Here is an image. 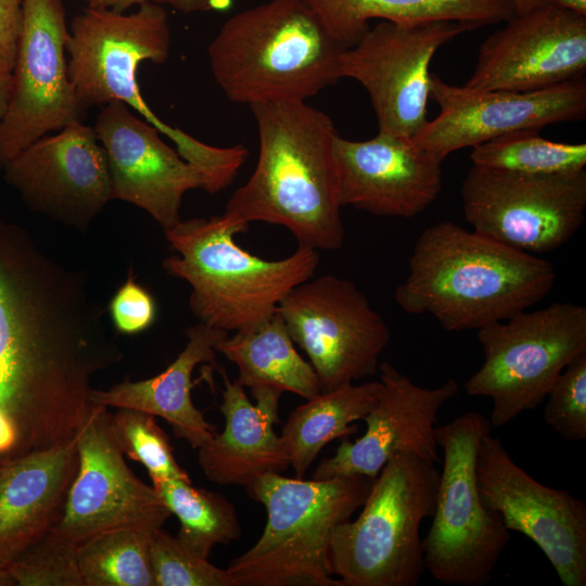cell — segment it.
<instances>
[{
    "instance_id": "obj_15",
    "label": "cell",
    "mask_w": 586,
    "mask_h": 586,
    "mask_svg": "<svg viewBox=\"0 0 586 586\" xmlns=\"http://www.w3.org/2000/svg\"><path fill=\"white\" fill-rule=\"evenodd\" d=\"M78 469L64 513L53 531L79 545L102 532L163 528L171 515L153 486L126 464L111 426L107 407L95 405L76 436Z\"/></svg>"
},
{
    "instance_id": "obj_44",
    "label": "cell",
    "mask_w": 586,
    "mask_h": 586,
    "mask_svg": "<svg viewBox=\"0 0 586 586\" xmlns=\"http://www.w3.org/2000/svg\"><path fill=\"white\" fill-rule=\"evenodd\" d=\"M14 585L12 578L5 571H0V586H12Z\"/></svg>"
},
{
    "instance_id": "obj_11",
    "label": "cell",
    "mask_w": 586,
    "mask_h": 586,
    "mask_svg": "<svg viewBox=\"0 0 586 586\" xmlns=\"http://www.w3.org/2000/svg\"><path fill=\"white\" fill-rule=\"evenodd\" d=\"M460 193L473 231L525 253L543 254L565 244L583 226L586 170L524 175L472 165Z\"/></svg>"
},
{
    "instance_id": "obj_41",
    "label": "cell",
    "mask_w": 586,
    "mask_h": 586,
    "mask_svg": "<svg viewBox=\"0 0 586 586\" xmlns=\"http://www.w3.org/2000/svg\"><path fill=\"white\" fill-rule=\"evenodd\" d=\"M12 91V73L0 72V122L9 107Z\"/></svg>"
},
{
    "instance_id": "obj_27",
    "label": "cell",
    "mask_w": 586,
    "mask_h": 586,
    "mask_svg": "<svg viewBox=\"0 0 586 586\" xmlns=\"http://www.w3.org/2000/svg\"><path fill=\"white\" fill-rule=\"evenodd\" d=\"M216 351L237 366V380L250 390L275 387L305 399L321 392L314 368L296 351L278 311L251 328L228 335Z\"/></svg>"
},
{
    "instance_id": "obj_19",
    "label": "cell",
    "mask_w": 586,
    "mask_h": 586,
    "mask_svg": "<svg viewBox=\"0 0 586 586\" xmlns=\"http://www.w3.org/2000/svg\"><path fill=\"white\" fill-rule=\"evenodd\" d=\"M4 167L7 182L31 208L78 228L113 199L105 151L81 120L39 138Z\"/></svg>"
},
{
    "instance_id": "obj_9",
    "label": "cell",
    "mask_w": 586,
    "mask_h": 586,
    "mask_svg": "<svg viewBox=\"0 0 586 586\" xmlns=\"http://www.w3.org/2000/svg\"><path fill=\"white\" fill-rule=\"evenodd\" d=\"M476 331L484 360L464 391L489 397V423L501 428L540 405L562 370L586 352V307L555 302Z\"/></svg>"
},
{
    "instance_id": "obj_16",
    "label": "cell",
    "mask_w": 586,
    "mask_h": 586,
    "mask_svg": "<svg viewBox=\"0 0 586 586\" xmlns=\"http://www.w3.org/2000/svg\"><path fill=\"white\" fill-rule=\"evenodd\" d=\"M165 9L146 1L131 14L87 8L76 15L66 43L67 75L82 110L141 95L137 69L142 61L164 63L170 52Z\"/></svg>"
},
{
    "instance_id": "obj_3",
    "label": "cell",
    "mask_w": 586,
    "mask_h": 586,
    "mask_svg": "<svg viewBox=\"0 0 586 586\" xmlns=\"http://www.w3.org/2000/svg\"><path fill=\"white\" fill-rule=\"evenodd\" d=\"M408 268L396 304L409 315H431L447 331L479 330L530 309L557 279L550 262L453 221L422 231Z\"/></svg>"
},
{
    "instance_id": "obj_28",
    "label": "cell",
    "mask_w": 586,
    "mask_h": 586,
    "mask_svg": "<svg viewBox=\"0 0 586 586\" xmlns=\"http://www.w3.org/2000/svg\"><path fill=\"white\" fill-rule=\"evenodd\" d=\"M380 382L347 383L306 399L294 408L282 428L290 466L303 477L321 449L340 437L355 434L378 400Z\"/></svg>"
},
{
    "instance_id": "obj_17",
    "label": "cell",
    "mask_w": 586,
    "mask_h": 586,
    "mask_svg": "<svg viewBox=\"0 0 586 586\" xmlns=\"http://www.w3.org/2000/svg\"><path fill=\"white\" fill-rule=\"evenodd\" d=\"M430 98L440 114L411 138L415 146L442 160L463 148L508 132L584 119L586 79L581 77L535 91L474 90L431 74Z\"/></svg>"
},
{
    "instance_id": "obj_24",
    "label": "cell",
    "mask_w": 586,
    "mask_h": 586,
    "mask_svg": "<svg viewBox=\"0 0 586 586\" xmlns=\"http://www.w3.org/2000/svg\"><path fill=\"white\" fill-rule=\"evenodd\" d=\"M78 462L76 437L0 462V571L58 525Z\"/></svg>"
},
{
    "instance_id": "obj_40",
    "label": "cell",
    "mask_w": 586,
    "mask_h": 586,
    "mask_svg": "<svg viewBox=\"0 0 586 586\" xmlns=\"http://www.w3.org/2000/svg\"><path fill=\"white\" fill-rule=\"evenodd\" d=\"M88 8L91 9H105L112 10L118 13H124L126 10L133 5H141L149 0H84Z\"/></svg>"
},
{
    "instance_id": "obj_33",
    "label": "cell",
    "mask_w": 586,
    "mask_h": 586,
    "mask_svg": "<svg viewBox=\"0 0 586 586\" xmlns=\"http://www.w3.org/2000/svg\"><path fill=\"white\" fill-rule=\"evenodd\" d=\"M77 547L52 530L33 544L5 572L18 586H84Z\"/></svg>"
},
{
    "instance_id": "obj_30",
    "label": "cell",
    "mask_w": 586,
    "mask_h": 586,
    "mask_svg": "<svg viewBox=\"0 0 586 586\" xmlns=\"http://www.w3.org/2000/svg\"><path fill=\"white\" fill-rule=\"evenodd\" d=\"M470 160L476 167L514 174H575L585 169L586 144L556 142L524 129L473 146Z\"/></svg>"
},
{
    "instance_id": "obj_36",
    "label": "cell",
    "mask_w": 586,
    "mask_h": 586,
    "mask_svg": "<svg viewBox=\"0 0 586 586\" xmlns=\"http://www.w3.org/2000/svg\"><path fill=\"white\" fill-rule=\"evenodd\" d=\"M110 314L115 328L126 334L148 329L155 319L153 296L141 286L130 272L110 303Z\"/></svg>"
},
{
    "instance_id": "obj_43",
    "label": "cell",
    "mask_w": 586,
    "mask_h": 586,
    "mask_svg": "<svg viewBox=\"0 0 586 586\" xmlns=\"http://www.w3.org/2000/svg\"><path fill=\"white\" fill-rule=\"evenodd\" d=\"M557 3L586 15V0H553Z\"/></svg>"
},
{
    "instance_id": "obj_39",
    "label": "cell",
    "mask_w": 586,
    "mask_h": 586,
    "mask_svg": "<svg viewBox=\"0 0 586 586\" xmlns=\"http://www.w3.org/2000/svg\"><path fill=\"white\" fill-rule=\"evenodd\" d=\"M156 4H169L182 13L205 12L215 8L214 0H149Z\"/></svg>"
},
{
    "instance_id": "obj_42",
    "label": "cell",
    "mask_w": 586,
    "mask_h": 586,
    "mask_svg": "<svg viewBox=\"0 0 586 586\" xmlns=\"http://www.w3.org/2000/svg\"><path fill=\"white\" fill-rule=\"evenodd\" d=\"M551 0H513L515 14L525 13L536 7L543 5Z\"/></svg>"
},
{
    "instance_id": "obj_12",
    "label": "cell",
    "mask_w": 586,
    "mask_h": 586,
    "mask_svg": "<svg viewBox=\"0 0 586 586\" xmlns=\"http://www.w3.org/2000/svg\"><path fill=\"white\" fill-rule=\"evenodd\" d=\"M475 477L483 504L505 526L531 539L563 586L586 585V506L566 491L531 476L499 437L486 432L479 444Z\"/></svg>"
},
{
    "instance_id": "obj_26",
    "label": "cell",
    "mask_w": 586,
    "mask_h": 586,
    "mask_svg": "<svg viewBox=\"0 0 586 586\" xmlns=\"http://www.w3.org/2000/svg\"><path fill=\"white\" fill-rule=\"evenodd\" d=\"M330 35L344 48L369 30V21L398 24L456 22L471 29L506 23L515 15L513 0H305Z\"/></svg>"
},
{
    "instance_id": "obj_10",
    "label": "cell",
    "mask_w": 586,
    "mask_h": 586,
    "mask_svg": "<svg viewBox=\"0 0 586 586\" xmlns=\"http://www.w3.org/2000/svg\"><path fill=\"white\" fill-rule=\"evenodd\" d=\"M292 341L304 351L321 392L373 375L392 334L383 317L348 279L311 277L280 302Z\"/></svg>"
},
{
    "instance_id": "obj_34",
    "label": "cell",
    "mask_w": 586,
    "mask_h": 586,
    "mask_svg": "<svg viewBox=\"0 0 586 586\" xmlns=\"http://www.w3.org/2000/svg\"><path fill=\"white\" fill-rule=\"evenodd\" d=\"M150 555L155 586H238L227 569L215 566L163 528L151 534Z\"/></svg>"
},
{
    "instance_id": "obj_18",
    "label": "cell",
    "mask_w": 586,
    "mask_h": 586,
    "mask_svg": "<svg viewBox=\"0 0 586 586\" xmlns=\"http://www.w3.org/2000/svg\"><path fill=\"white\" fill-rule=\"evenodd\" d=\"M586 73V15L551 0L515 14L480 46L463 87L535 91Z\"/></svg>"
},
{
    "instance_id": "obj_29",
    "label": "cell",
    "mask_w": 586,
    "mask_h": 586,
    "mask_svg": "<svg viewBox=\"0 0 586 586\" xmlns=\"http://www.w3.org/2000/svg\"><path fill=\"white\" fill-rule=\"evenodd\" d=\"M152 486L179 520L177 538L196 555L208 558L216 545L240 537L235 508L221 494L177 479H153Z\"/></svg>"
},
{
    "instance_id": "obj_38",
    "label": "cell",
    "mask_w": 586,
    "mask_h": 586,
    "mask_svg": "<svg viewBox=\"0 0 586 586\" xmlns=\"http://www.w3.org/2000/svg\"><path fill=\"white\" fill-rule=\"evenodd\" d=\"M20 457L18 434L11 420L0 412V462Z\"/></svg>"
},
{
    "instance_id": "obj_14",
    "label": "cell",
    "mask_w": 586,
    "mask_h": 586,
    "mask_svg": "<svg viewBox=\"0 0 586 586\" xmlns=\"http://www.w3.org/2000/svg\"><path fill=\"white\" fill-rule=\"evenodd\" d=\"M69 29L63 0H23L9 107L0 122V165L84 112L67 75Z\"/></svg>"
},
{
    "instance_id": "obj_20",
    "label": "cell",
    "mask_w": 586,
    "mask_h": 586,
    "mask_svg": "<svg viewBox=\"0 0 586 586\" xmlns=\"http://www.w3.org/2000/svg\"><path fill=\"white\" fill-rule=\"evenodd\" d=\"M93 128L106 154L113 199L146 211L164 231L181 220L187 191L215 193L208 175L165 144L160 131L126 103L105 104Z\"/></svg>"
},
{
    "instance_id": "obj_23",
    "label": "cell",
    "mask_w": 586,
    "mask_h": 586,
    "mask_svg": "<svg viewBox=\"0 0 586 586\" xmlns=\"http://www.w3.org/2000/svg\"><path fill=\"white\" fill-rule=\"evenodd\" d=\"M219 410L225 429L198 448V461L213 483L247 487L267 473H281L290 458L280 435L273 431L279 423V402L282 391L275 387L252 388V404L245 387L230 380L226 370Z\"/></svg>"
},
{
    "instance_id": "obj_22",
    "label": "cell",
    "mask_w": 586,
    "mask_h": 586,
    "mask_svg": "<svg viewBox=\"0 0 586 586\" xmlns=\"http://www.w3.org/2000/svg\"><path fill=\"white\" fill-rule=\"evenodd\" d=\"M341 207L377 216L411 218L428 208L443 186L444 160L413 145L411 138L384 132L333 144Z\"/></svg>"
},
{
    "instance_id": "obj_5",
    "label": "cell",
    "mask_w": 586,
    "mask_h": 586,
    "mask_svg": "<svg viewBox=\"0 0 586 586\" xmlns=\"http://www.w3.org/2000/svg\"><path fill=\"white\" fill-rule=\"evenodd\" d=\"M249 227L224 214L180 220L165 230L178 255L163 260L171 276L192 288L189 306L199 322L224 331H241L271 317L291 290L315 276L317 250L298 245L290 256L268 260L234 240Z\"/></svg>"
},
{
    "instance_id": "obj_1",
    "label": "cell",
    "mask_w": 586,
    "mask_h": 586,
    "mask_svg": "<svg viewBox=\"0 0 586 586\" xmlns=\"http://www.w3.org/2000/svg\"><path fill=\"white\" fill-rule=\"evenodd\" d=\"M103 316L81 272L0 218V412L20 456L74 440L89 418L92 378L124 357Z\"/></svg>"
},
{
    "instance_id": "obj_2",
    "label": "cell",
    "mask_w": 586,
    "mask_h": 586,
    "mask_svg": "<svg viewBox=\"0 0 586 586\" xmlns=\"http://www.w3.org/2000/svg\"><path fill=\"white\" fill-rule=\"evenodd\" d=\"M259 154L250 179L229 199L224 215L249 227L263 221L286 228L298 245L336 251L345 230L337 196L331 118L305 101L250 105Z\"/></svg>"
},
{
    "instance_id": "obj_8",
    "label": "cell",
    "mask_w": 586,
    "mask_h": 586,
    "mask_svg": "<svg viewBox=\"0 0 586 586\" xmlns=\"http://www.w3.org/2000/svg\"><path fill=\"white\" fill-rule=\"evenodd\" d=\"M489 420L476 411L436 425L443 449V470L432 524L422 538L424 569L444 584L484 586L509 539L500 515L482 501L475 477V458Z\"/></svg>"
},
{
    "instance_id": "obj_13",
    "label": "cell",
    "mask_w": 586,
    "mask_h": 586,
    "mask_svg": "<svg viewBox=\"0 0 586 586\" xmlns=\"http://www.w3.org/2000/svg\"><path fill=\"white\" fill-rule=\"evenodd\" d=\"M472 30L456 22L381 21L341 55V76L368 92L379 131L412 138L428 122L430 63L436 51Z\"/></svg>"
},
{
    "instance_id": "obj_25",
    "label": "cell",
    "mask_w": 586,
    "mask_h": 586,
    "mask_svg": "<svg viewBox=\"0 0 586 586\" xmlns=\"http://www.w3.org/2000/svg\"><path fill=\"white\" fill-rule=\"evenodd\" d=\"M184 332L188 339L184 348L163 372L141 381L127 379L105 391L92 388L90 399L93 405L130 408L161 417L176 437L198 449L217 431L192 402V372L200 364L216 365V347L228 332L201 322Z\"/></svg>"
},
{
    "instance_id": "obj_4",
    "label": "cell",
    "mask_w": 586,
    "mask_h": 586,
    "mask_svg": "<svg viewBox=\"0 0 586 586\" xmlns=\"http://www.w3.org/2000/svg\"><path fill=\"white\" fill-rule=\"evenodd\" d=\"M345 49L305 0H270L227 20L207 52L225 95L252 105L317 94L342 78Z\"/></svg>"
},
{
    "instance_id": "obj_37",
    "label": "cell",
    "mask_w": 586,
    "mask_h": 586,
    "mask_svg": "<svg viewBox=\"0 0 586 586\" xmlns=\"http://www.w3.org/2000/svg\"><path fill=\"white\" fill-rule=\"evenodd\" d=\"M23 24V0H0V72L12 73Z\"/></svg>"
},
{
    "instance_id": "obj_31",
    "label": "cell",
    "mask_w": 586,
    "mask_h": 586,
    "mask_svg": "<svg viewBox=\"0 0 586 586\" xmlns=\"http://www.w3.org/2000/svg\"><path fill=\"white\" fill-rule=\"evenodd\" d=\"M152 533L124 527L80 543L77 558L84 586H155L150 555Z\"/></svg>"
},
{
    "instance_id": "obj_7",
    "label": "cell",
    "mask_w": 586,
    "mask_h": 586,
    "mask_svg": "<svg viewBox=\"0 0 586 586\" xmlns=\"http://www.w3.org/2000/svg\"><path fill=\"white\" fill-rule=\"evenodd\" d=\"M440 471L412 453L394 455L354 520L331 537L333 576L343 586H416L423 572L420 526L435 508Z\"/></svg>"
},
{
    "instance_id": "obj_6",
    "label": "cell",
    "mask_w": 586,
    "mask_h": 586,
    "mask_svg": "<svg viewBox=\"0 0 586 586\" xmlns=\"http://www.w3.org/2000/svg\"><path fill=\"white\" fill-rule=\"evenodd\" d=\"M373 481L267 473L245 487L267 521L257 542L227 568L238 586H343L331 571L332 533L364 505Z\"/></svg>"
},
{
    "instance_id": "obj_32",
    "label": "cell",
    "mask_w": 586,
    "mask_h": 586,
    "mask_svg": "<svg viewBox=\"0 0 586 586\" xmlns=\"http://www.w3.org/2000/svg\"><path fill=\"white\" fill-rule=\"evenodd\" d=\"M115 441L129 459L141 463L153 479H177L191 482L178 464L169 438L155 417L130 408H118L111 413Z\"/></svg>"
},
{
    "instance_id": "obj_21",
    "label": "cell",
    "mask_w": 586,
    "mask_h": 586,
    "mask_svg": "<svg viewBox=\"0 0 586 586\" xmlns=\"http://www.w3.org/2000/svg\"><path fill=\"white\" fill-rule=\"evenodd\" d=\"M380 391L375 405L362 419L366 432L354 442L343 440L335 454L320 461L313 479L365 475L375 479L396 454H417L440 462L435 440L441 408L459 392L454 379L426 388L392 364H379Z\"/></svg>"
},
{
    "instance_id": "obj_35",
    "label": "cell",
    "mask_w": 586,
    "mask_h": 586,
    "mask_svg": "<svg viewBox=\"0 0 586 586\" xmlns=\"http://www.w3.org/2000/svg\"><path fill=\"white\" fill-rule=\"evenodd\" d=\"M545 422L562 438H586V352L577 355L558 375L546 395Z\"/></svg>"
}]
</instances>
